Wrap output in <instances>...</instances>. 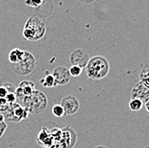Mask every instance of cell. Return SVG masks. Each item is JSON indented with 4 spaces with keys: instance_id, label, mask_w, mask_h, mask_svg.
Instances as JSON below:
<instances>
[{
    "instance_id": "7a4b0ae2",
    "label": "cell",
    "mask_w": 149,
    "mask_h": 148,
    "mask_svg": "<svg viewBox=\"0 0 149 148\" xmlns=\"http://www.w3.org/2000/svg\"><path fill=\"white\" fill-rule=\"evenodd\" d=\"M87 75L91 80L99 81L105 78L110 71L108 60L101 56H95L89 58L86 65Z\"/></svg>"
},
{
    "instance_id": "30bf717a",
    "label": "cell",
    "mask_w": 149,
    "mask_h": 148,
    "mask_svg": "<svg viewBox=\"0 0 149 148\" xmlns=\"http://www.w3.org/2000/svg\"><path fill=\"white\" fill-rule=\"evenodd\" d=\"M52 75L57 82V85H60V86L67 85L71 79V76L69 73V69L63 66H59L54 69Z\"/></svg>"
},
{
    "instance_id": "5bb4252c",
    "label": "cell",
    "mask_w": 149,
    "mask_h": 148,
    "mask_svg": "<svg viewBox=\"0 0 149 148\" xmlns=\"http://www.w3.org/2000/svg\"><path fill=\"white\" fill-rule=\"evenodd\" d=\"M130 109L133 111H139L142 109L144 106V104L141 100L139 99H130V101L129 103Z\"/></svg>"
},
{
    "instance_id": "7402d4cb",
    "label": "cell",
    "mask_w": 149,
    "mask_h": 148,
    "mask_svg": "<svg viewBox=\"0 0 149 148\" xmlns=\"http://www.w3.org/2000/svg\"><path fill=\"white\" fill-rule=\"evenodd\" d=\"M6 128H7V125H6L4 120L3 121H0V137L5 132Z\"/></svg>"
},
{
    "instance_id": "6da1fadb",
    "label": "cell",
    "mask_w": 149,
    "mask_h": 148,
    "mask_svg": "<svg viewBox=\"0 0 149 148\" xmlns=\"http://www.w3.org/2000/svg\"><path fill=\"white\" fill-rule=\"evenodd\" d=\"M45 20L39 15H34L30 16L26 22L23 28V37L29 41H38L40 40L45 34Z\"/></svg>"
},
{
    "instance_id": "3957f363",
    "label": "cell",
    "mask_w": 149,
    "mask_h": 148,
    "mask_svg": "<svg viewBox=\"0 0 149 148\" xmlns=\"http://www.w3.org/2000/svg\"><path fill=\"white\" fill-rule=\"evenodd\" d=\"M22 102V106L29 113L39 114L45 110L47 106V98L43 92L35 90L30 96L23 98Z\"/></svg>"
},
{
    "instance_id": "9c48e42d",
    "label": "cell",
    "mask_w": 149,
    "mask_h": 148,
    "mask_svg": "<svg viewBox=\"0 0 149 148\" xmlns=\"http://www.w3.org/2000/svg\"><path fill=\"white\" fill-rule=\"evenodd\" d=\"M131 99H139L145 104L149 101V89L148 86L145 85L142 82H138L134 85L131 91Z\"/></svg>"
},
{
    "instance_id": "4fadbf2b",
    "label": "cell",
    "mask_w": 149,
    "mask_h": 148,
    "mask_svg": "<svg viewBox=\"0 0 149 148\" xmlns=\"http://www.w3.org/2000/svg\"><path fill=\"white\" fill-rule=\"evenodd\" d=\"M40 84L44 87V88H54V87H57V82L53 77L52 74H45L43 78L40 79Z\"/></svg>"
},
{
    "instance_id": "603a6c76",
    "label": "cell",
    "mask_w": 149,
    "mask_h": 148,
    "mask_svg": "<svg viewBox=\"0 0 149 148\" xmlns=\"http://www.w3.org/2000/svg\"><path fill=\"white\" fill-rule=\"evenodd\" d=\"M8 91L6 90V88L3 86H0V98H5L6 95L8 94Z\"/></svg>"
},
{
    "instance_id": "cb8c5ba5",
    "label": "cell",
    "mask_w": 149,
    "mask_h": 148,
    "mask_svg": "<svg viewBox=\"0 0 149 148\" xmlns=\"http://www.w3.org/2000/svg\"><path fill=\"white\" fill-rule=\"evenodd\" d=\"M80 1H81V2H83V3H93V1H95V0H80Z\"/></svg>"
},
{
    "instance_id": "52a82bcc",
    "label": "cell",
    "mask_w": 149,
    "mask_h": 148,
    "mask_svg": "<svg viewBox=\"0 0 149 148\" xmlns=\"http://www.w3.org/2000/svg\"><path fill=\"white\" fill-rule=\"evenodd\" d=\"M89 58V55L85 50L76 49L71 52L70 57V62L71 65H77L83 69L86 67Z\"/></svg>"
},
{
    "instance_id": "8992f818",
    "label": "cell",
    "mask_w": 149,
    "mask_h": 148,
    "mask_svg": "<svg viewBox=\"0 0 149 148\" xmlns=\"http://www.w3.org/2000/svg\"><path fill=\"white\" fill-rule=\"evenodd\" d=\"M61 105L63 108L64 115L66 116H73L80 109L79 100L72 95H69L64 97L61 100Z\"/></svg>"
},
{
    "instance_id": "e0dca14e",
    "label": "cell",
    "mask_w": 149,
    "mask_h": 148,
    "mask_svg": "<svg viewBox=\"0 0 149 148\" xmlns=\"http://www.w3.org/2000/svg\"><path fill=\"white\" fill-rule=\"evenodd\" d=\"M82 68L77 65H71V67L69 69V73L71 77H78L82 73Z\"/></svg>"
},
{
    "instance_id": "ba28073f",
    "label": "cell",
    "mask_w": 149,
    "mask_h": 148,
    "mask_svg": "<svg viewBox=\"0 0 149 148\" xmlns=\"http://www.w3.org/2000/svg\"><path fill=\"white\" fill-rule=\"evenodd\" d=\"M35 85L33 81H22L19 86L15 88V94L16 99L22 100L23 98L30 96L35 91Z\"/></svg>"
},
{
    "instance_id": "d4e9b609",
    "label": "cell",
    "mask_w": 149,
    "mask_h": 148,
    "mask_svg": "<svg viewBox=\"0 0 149 148\" xmlns=\"http://www.w3.org/2000/svg\"><path fill=\"white\" fill-rule=\"evenodd\" d=\"M94 148H108L106 147H104V146H98V147H96Z\"/></svg>"
},
{
    "instance_id": "ac0fdd59",
    "label": "cell",
    "mask_w": 149,
    "mask_h": 148,
    "mask_svg": "<svg viewBox=\"0 0 149 148\" xmlns=\"http://www.w3.org/2000/svg\"><path fill=\"white\" fill-rule=\"evenodd\" d=\"M44 0H26L25 3L27 6H29L32 8H39Z\"/></svg>"
},
{
    "instance_id": "d6986e66",
    "label": "cell",
    "mask_w": 149,
    "mask_h": 148,
    "mask_svg": "<svg viewBox=\"0 0 149 148\" xmlns=\"http://www.w3.org/2000/svg\"><path fill=\"white\" fill-rule=\"evenodd\" d=\"M6 99V101L9 103V104H15V101H16V96H15V92H9L6 97L4 98Z\"/></svg>"
},
{
    "instance_id": "8fae6325",
    "label": "cell",
    "mask_w": 149,
    "mask_h": 148,
    "mask_svg": "<svg viewBox=\"0 0 149 148\" xmlns=\"http://www.w3.org/2000/svg\"><path fill=\"white\" fill-rule=\"evenodd\" d=\"M38 141H39V144L42 145L43 147H51L52 145L53 139H52L51 133L48 132L47 129H42L41 131L39 133V135H38Z\"/></svg>"
},
{
    "instance_id": "44dd1931",
    "label": "cell",
    "mask_w": 149,
    "mask_h": 148,
    "mask_svg": "<svg viewBox=\"0 0 149 148\" xmlns=\"http://www.w3.org/2000/svg\"><path fill=\"white\" fill-rule=\"evenodd\" d=\"M2 86H3V87L6 88V90L8 91V92H15V88H16L13 84H11V83H10V82L3 83Z\"/></svg>"
},
{
    "instance_id": "ffe728a7",
    "label": "cell",
    "mask_w": 149,
    "mask_h": 148,
    "mask_svg": "<svg viewBox=\"0 0 149 148\" xmlns=\"http://www.w3.org/2000/svg\"><path fill=\"white\" fill-rule=\"evenodd\" d=\"M10 104L6 101L4 98H0V112L6 111L7 109L9 108Z\"/></svg>"
},
{
    "instance_id": "484cf974",
    "label": "cell",
    "mask_w": 149,
    "mask_h": 148,
    "mask_svg": "<svg viewBox=\"0 0 149 148\" xmlns=\"http://www.w3.org/2000/svg\"><path fill=\"white\" fill-rule=\"evenodd\" d=\"M144 148H149V147H148V146H147V147H145Z\"/></svg>"
},
{
    "instance_id": "5b68a950",
    "label": "cell",
    "mask_w": 149,
    "mask_h": 148,
    "mask_svg": "<svg viewBox=\"0 0 149 148\" xmlns=\"http://www.w3.org/2000/svg\"><path fill=\"white\" fill-rule=\"evenodd\" d=\"M29 114L28 110L22 105L15 103L10 104L9 108L5 111L4 118L11 122H20L21 121L28 118Z\"/></svg>"
},
{
    "instance_id": "7c38bea8",
    "label": "cell",
    "mask_w": 149,
    "mask_h": 148,
    "mask_svg": "<svg viewBox=\"0 0 149 148\" xmlns=\"http://www.w3.org/2000/svg\"><path fill=\"white\" fill-rule=\"evenodd\" d=\"M23 53H24V51L18 49V48H15V49L11 50L9 54V61L10 62L11 64L17 63L20 60L22 59Z\"/></svg>"
},
{
    "instance_id": "2e32d148",
    "label": "cell",
    "mask_w": 149,
    "mask_h": 148,
    "mask_svg": "<svg viewBox=\"0 0 149 148\" xmlns=\"http://www.w3.org/2000/svg\"><path fill=\"white\" fill-rule=\"evenodd\" d=\"M52 114L56 117H62L64 116V110L63 108L62 107V105L60 104H57L53 105L52 107Z\"/></svg>"
},
{
    "instance_id": "277c9868",
    "label": "cell",
    "mask_w": 149,
    "mask_h": 148,
    "mask_svg": "<svg viewBox=\"0 0 149 148\" xmlns=\"http://www.w3.org/2000/svg\"><path fill=\"white\" fill-rule=\"evenodd\" d=\"M35 66H36V61L33 55L28 51H24L22 59L17 63L11 64V69L17 74L22 76H26L34 71Z\"/></svg>"
},
{
    "instance_id": "9a60e30c",
    "label": "cell",
    "mask_w": 149,
    "mask_h": 148,
    "mask_svg": "<svg viewBox=\"0 0 149 148\" xmlns=\"http://www.w3.org/2000/svg\"><path fill=\"white\" fill-rule=\"evenodd\" d=\"M148 65L145 64L140 74V80H141V82L144 83L147 86H148Z\"/></svg>"
}]
</instances>
